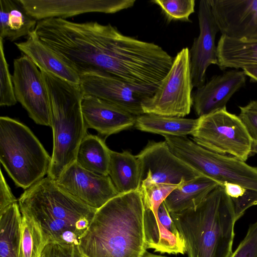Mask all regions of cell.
<instances>
[{"instance_id": "cell-23", "label": "cell", "mask_w": 257, "mask_h": 257, "mask_svg": "<svg viewBox=\"0 0 257 257\" xmlns=\"http://www.w3.org/2000/svg\"><path fill=\"white\" fill-rule=\"evenodd\" d=\"M0 38L14 41L33 32L37 22L20 0H1Z\"/></svg>"}, {"instance_id": "cell-34", "label": "cell", "mask_w": 257, "mask_h": 257, "mask_svg": "<svg viewBox=\"0 0 257 257\" xmlns=\"http://www.w3.org/2000/svg\"><path fill=\"white\" fill-rule=\"evenodd\" d=\"M8 184L2 170L0 173V213L12 204L18 202Z\"/></svg>"}, {"instance_id": "cell-17", "label": "cell", "mask_w": 257, "mask_h": 257, "mask_svg": "<svg viewBox=\"0 0 257 257\" xmlns=\"http://www.w3.org/2000/svg\"><path fill=\"white\" fill-rule=\"evenodd\" d=\"M81 110L87 129L92 128L105 138L134 126L137 116L109 102L84 95Z\"/></svg>"}, {"instance_id": "cell-38", "label": "cell", "mask_w": 257, "mask_h": 257, "mask_svg": "<svg viewBox=\"0 0 257 257\" xmlns=\"http://www.w3.org/2000/svg\"><path fill=\"white\" fill-rule=\"evenodd\" d=\"M251 153L257 154V141H252L251 148Z\"/></svg>"}, {"instance_id": "cell-14", "label": "cell", "mask_w": 257, "mask_h": 257, "mask_svg": "<svg viewBox=\"0 0 257 257\" xmlns=\"http://www.w3.org/2000/svg\"><path fill=\"white\" fill-rule=\"evenodd\" d=\"M80 77V86L84 95L102 99L137 116L144 114L142 103L147 96L119 78L104 72L87 73Z\"/></svg>"}, {"instance_id": "cell-1", "label": "cell", "mask_w": 257, "mask_h": 257, "mask_svg": "<svg viewBox=\"0 0 257 257\" xmlns=\"http://www.w3.org/2000/svg\"><path fill=\"white\" fill-rule=\"evenodd\" d=\"M140 190L119 194L97 209L81 237L82 257H142L147 251Z\"/></svg>"}, {"instance_id": "cell-25", "label": "cell", "mask_w": 257, "mask_h": 257, "mask_svg": "<svg viewBox=\"0 0 257 257\" xmlns=\"http://www.w3.org/2000/svg\"><path fill=\"white\" fill-rule=\"evenodd\" d=\"M110 149L98 136L87 134L77 150L76 163L83 169L100 175H108Z\"/></svg>"}, {"instance_id": "cell-2", "label": "cell", "mask_w": 257, "mask_h": 257, "mask_svg": "<svg viewBox=\"0 0 257 257\" xmlns=\"http://www.w3.org/2000/svg\"><path fill=\"white\" fill-rule=\"evenodd\" d=\"M21 211L39 224L49 243L78 245L96 211L46 177L18 200Z\"/></svg>"}, {"instance_id": "cell-12", "label": "cell", "mask_w": 257, "mask_h": 257, "mask_svg": "<svg viewBox=\"0 0 257 257\" xmlns=\"http://www.w3.org/2000/svg\"><path fill=\"white\" fill-rule=\"evenodd\" d=\"M28 14L37 21L98 12L115 13L132 8L136 0H20Z\"/></svg>"}, {"instance_id": "cell-37", "label": "cell", "mask_w": 257, "mask_h": 257, "mask_svg": "<svg viewBox=\"0 0 257 257\" xmlns=\"http://www.w3.org/2000/svg\"><path fill=\"white\" fill-rule=\"evenodd\" d=\"M142 257H168L167 256L165 255H157L155 254H153L152 253H150L147 251H146L143 256Z\"/></svg>"}, {"instance_id": "cell-33", "label": "cell", "mask_w": 257, "mask_h": 257, "mask_svg": "<svg viewBox=\"0 0 257 257\" xmlns=\"http://www.w3.org/2000/svg\"><path fill=\"white\" fill-rule=\"evenodd\" d=\"M41 257H82L78 245L58 243H48L44 249Z\"/></svg>"}, {"instance_id": "cell-36", "label": "cell", "mask_w": 257, "mask_h": 257, "mask_svg": "<svg viewBox=\"0 0 257 257\" xmlns=\"http://www.w3.org/2000/svg\"><path fill=\"white\" fill-rule=\"evenodd\" d=\"M242 69L245 75L250 78L251 81L257 82V65L246 66Z\"/></svg>"}, {"instance_id": "cell-19", "label": "cell", "mask_w": 257, "mask_h": 257, "mask_svg": "<svg viewBox=\"0 0 257 257\" xmlns=\"http://www.w3.org/2000/svg\"><path fill=\"white\" fill-rule=\"evenodd\" d=\"M15 44L40 70L70 83L80 84L79 74L54 51L42 42L34 30L27 36L26 41Z\"/></svg>"}, {"instance_id": "cell-18", "label": "cell", "mask_w": 257, "mask_h": 257, "mask_svg": "<svg viewBox=\"0 0 257 257\" xmlns=\"http://www.w3.org/2000/svg\"><path fill=\"white\" fill-rule=\"evenodd\" d=\"M144 229L147 248L168 254H184L183 237L164 202L154 212L145 207Z\"/></svg>"}, {"instance_id": "cell-8", "label": "cell", "mask_w": 257, "mask_h": 257, "mask_svg": "<svg viewBox=\"0 0 257 257\" xmlns=\"http://www.w3.org/2000/svg\"><path fill=\"white\" fill-rule=\"evenodd\" d=\"M193 87L189 49L185 47L177 53L154 94L143 101L144 114L183 117L190 112Z\"/></svg>"}, {"instance_id": "cell-9", "label": "cell", "mask_w": 257, "mask_h": 257, "mask_svg": "<svg viewBox=\"0 0 257 257\" xmlns=\"http://www.w3.org/2000/svg\"><path fill=\"white\" fill-rule=\"evenodd\" d=\"M141 186L157 184L180 185L201 175L176 156L165 141H150L137 155Z\"/></svg>"}, {"instance_id": "cell-11", "label": "cell", "mask_w": 257, "mask_h": 257, "mask_svg": "<svg viewBox=\"0 0 257 257\" xmlns=\"http://www.w3.org/2000/svg\"><path fill=\"white\" fill-rule=\"evenodd\" d=\"M55 181L71 195L96 210L119 194L109 175L91 172L76 162L68 167Z\"/></svg>"}, {"instance_id": "cell-7", "label": "cell", "mask_w": 257, "mask_h": 257, "mask_svg": "<svg viewBox=\"0 0 257 257\" xmlns=\"http://www.w3.org/2000/svg\"><path fill=\"white\" fill-rule=\"evenodd\" d=\"M191 136L194 142L209 151L244 162L251 153L252 140L238 116L226 107L199 117Z\"/></svg>"}, {"instance_id": "cell-3", "label": "cell", "mask_w": 257, "mask_h": 257, "mask_svg": "<svg viewBox=\"0 0 257 257\" xmlns=\"http://www.w3.org/2000/svg\"><path fill=\"white\" fill-rule=\"evenodd\" d=\"M170 215L188 257L230 256L237 220L223 186H217L196 207Z\"/></svg>"}, {"instance_id": "cell-30", "label": "cell", "mask_w": 257, "mask_h": 257, "mask_svg": "<svg viewBox=\"0 0 257 257\" xmlns=\"http://www.w3.org/2000/svg\"><path fill=\"white\" fill-rule=\"evenodd\" d=\"M180 185L157 184L140 187L145 207L157 212L166 198Z\"/></svg>"}, {"instance_id": "cell-22", "label": "cell", "mask_w": 257, "mask_h": 257, "mask_svg": "<svg viewBox=\"0 0 257 257\" xmlns=\"http://www.w3.org/2000/svg\"><path fill=\"white\" fill-rule=\"evenodd\" d=\"M108 175L119 194L140 188L141 169L136 156L128 151L117 152L110 150Z\"/></svg>"}, {"instance_id": "cell-15", "label": "cell", "mask_w": 257, "mask_h": 257, "mask_svg": "<svg viewBox=\"0 0 257 257\" xmlns=\"http://www.w3.org/2000/svg\"><path fill=\"white\" fill-rule=\"evenodd\" d=\"M198 8L199 34L194 39L189 50L192 84L196 88L205 84L208 67L211 65H218L215 40L219 31L209 1H200Z\"/></svg>"}, {"instance_id": "cell-31", "label": "cell", "mask_w": 257, "mask_h": 257, "mask_svg": "<svg viewBox=\"0 0 257 257\" xmlns=\"http://www.w3.org/2000/svg\"><path fill=\"white\" fill-rule=\"evenodd\" d=\"M230 257H257V221L249 225L246 235Z\"/></svg>"}, {"instance_id": "cell-29", "label": "cell", "mask_w": 257, "mask_h": 257, "mask_svg": "<svg viewBox=\"0 0 257 257\" xmlns=\"http://www.w3.org/2000/svg\"><path fill=\"white\" fill-rule=\"evenodd\" d=\"M0 105L10 106L15 105V96L12 76L9 71L3 45V39L0 38Z\"/></svg>"}, {"instance_id": "cell-6", "label": "cell", "mask_w": 257, "mask_h": 257, "mask_svg": "<svg viewBox=\"0 0 257 257\" xmlns=\"http://www.w3.org/2000/svg\"><path fill=\"white\" fill-rule=\"evenodd\" d=\"M171 151L199 172L219 183L238 184L257 192V167L231 156L209 151L185 137L164 136Z\"/></svg>"}, {"instance_id": "cell-13", "label": "cell", "mask_w": 257, "mask_h": 257, "mask_svg": "<svg viewBox=\"0 0 257 257\" xmlns=\"http://www.w3.org/2000/svg\"><path fill=\"white\" fill-rule=\"evenodd\" d=\"M221 35L257 38V0H208Z\"/></svg>"}, {"instance_id": "cell-10", "label": "cell", "mask_w": 257, "mask_h": 257, "mask_svg": "<svg viewBox=\"0 0 257 257\" xmlns=\"http://www.w3.org/2000/svg\"><path fill=\"white\" fill-rule=\"evenodd\" d=\"M17 101L37 124L51 127L49 96L42 73L28 56L14 61L12 75Z\"/></svg>"}, {"instance_id": "cell-35", "label": "cell", "mask_w": 257, "mask_h": 257, "mask_svg": "<svg viewBox=\"0 0 257 257\" xmlns=\"http://www.w3.org/2000/svg\"><path fill=\"white\" fill-rule=\"evenodd\" d=\"M223 186L226 194L232 201L242 196L247 190L238 184L233 183H225L223 184Z\"/></svg>"}, {"instance_id": "cell-21", "label": "cell", "mask_w": 257, "mask_h": 257, "mask_svg": "<svg viewBox=\"0 0 257 257\" xmlns=\"http://www.w3.org/2000/svg\"><path fill=\"white\" fill-rule=\"evenodd\" d=\"M217 65L222 70L257 65V38L234 39L221 35L217 45Z\"/></svg>"}, {"instance_id": "cell-4", "label": "cell", "mask_w": 257, "mask_h": 257, "mask_svg": "<svg viewBox=\"0 0 257 257\" xmlns=\"http://www.w3.org/2000/svg\"><path fill=\"white\" fill-rule=\"evenodd\" d=\"M40 71L49 96L53 135L51 164L47 177L56 181L75 162L78 147L87 134L81 110L84 94L80 84Z\"/></svg>"}, {"instance_id": "cell-24", "label": "cell", "mask_w": 257, "mask_h": 257, "mask_svg": "<svg viewBox=\"0 0 257 257\" xmlns=\"http://www.w3.org/2000/svg\"><path fill=\"white\" fill-rule=\"evenodd\" d=\"M198 124V118L143 114L136 117L134 127L142 132L163 136L185 137L191 135L196 130Z\"/></svg>"}, {"instance_id": "cell-20", "label": "cell", "mask_w": 257, "mask_h": 257, "mask_svg": "<svg viewBox=\"0 0 257 257\" xmlns=\"http://www.w3.org/2000/svg\"><path fill=\"white\" fill-rule=\"evenodd\" d=\"M219 185L216 181L200 176L180 185L170 194L164 202L170 213L195 208Z\"/></svg>"}, {"instance_id": "cell-32", "label": "cell", "mask_w": 257, "mask_h": 257, "mask_svg": "<svg viewBox=\"0 0 257 257\" xmlns=\"http://www.w3.org/2000/svg\"><path fill=\"white\" fill-rule=\"evenodd\" d=\"M238 115L252 141H257V99L250 101L246 105L238 106Z\"/></svg>"}, {"instance_id": "cell-26", "label": "cell", "mask_w": 257, "mask_h": 257, "mask_svg": "<svg viewBox=\"0 0 257 257\" xmlns=\"http://www.w3.org/2000/svg\"><path fill=\"white\" fill-rule=\"evenodd\" d=\"M21 219L18 202L0 213V257H19Z\"/></svg>"}, {"instance_id": "cell-27", "label": "cell", "mask_w": 257, "mask_h": 257, "mask_svg": "<svg viewBox=\"0 0 257 257\" xmlns=\"http://www.w3.org/2000/svg\"><path fill=\"white\" fill-rule=\"evenodd\" d=\"M21 212L22 219L19 257H41L49 242L36 221L27 213Z\"/></svg>"}, {"instance_id": "cell-5", "label": "cell", "mask_w": 257, "mask_h": 257, "mask_svg": "<svg viewBox=\"0 0 257 257\" xmlns=\"http://www.w3.org/2000/svg\"><path fill=\"white\" fill-rule=\"evenodd\" d=\"M0 161L15 185L26 190L48 175L52 158L28 126L1 116Z\"/></svg>"}, {"instance_id": "cell-28", "label": "cell", "mask_w": 257, "mask_h": 257, "mask_svg": "<svg viewBox=\"0 0 257 257\" xmlns=\"http://www.w3.org/2000/svg\"><path fill=\"white\" fill-rule=\"evenodd\" d=\"M170 20L188 21L194 12V0H153Z\"/></svg>"}, {"instance_id": "cell-16", "label": "cell", "mask_w": 257, "mask_h": 257, "mask_svg": "<svg viewBox=\"0 0 257 257\" xmlns=\"http://www.w3.org/2000/svg\"><path fill=\"white\" fill-rule=\"evenodd\" d=\"M243 71L230 70L213 76L192 94V106L199 117L226 107L232 95L246 82Z\"/></svg>"}]
</instances>
